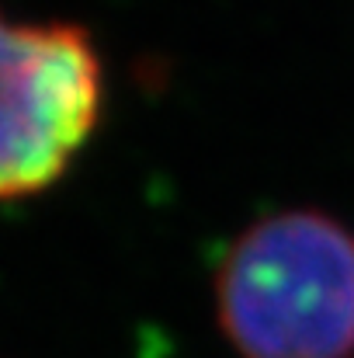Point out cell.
Segmentation results:
<instances>
[{
    "label": "cell",
    "mask_w": 354,
    "mask_h": 358,
    "mask_svg": "<svg viewBox=\"0 0 354 358\" xmlns=\"http://www.w3.org/2000/svg\"><path fill=\"white\" fill-rule=\"evenodd\" d=\"M212 292L239 358H354V230L330 213L285 209L250 223Z\"/></svg>",
    "instance_id": "cell-1"
},
{
    "label": "cell",
    "mask_w": 354,
    "mask_h": 358,
    "mask_svg": "<svg viewBox=\"0 0 354 358\" xmlns=\"http://www.w3.org/2000/svg\"><path fill=\"white\" fill-rule=\"evenodd\" d=\"M105 108V66L87 28L0 10V202L66 178Z\"/></svg>",
    "instance_id": "cell-2"
}]
</instances>
